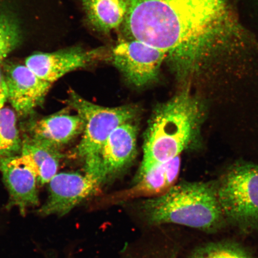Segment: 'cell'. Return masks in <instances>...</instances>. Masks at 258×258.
I'll list each match as a JSON object with an SVG mask.
<instances>
[{
  "mask_svg": "<svg viewBox=\"0 0 258 258\" xmlns=\"http://www.w3.org/2000/svg\"><path fill=\"white\" fill-rule=\"evenodd\" d=\"M8 100L18 114L27 116L42 104L51 84L36 76L25 64L5 66Z\"/></svg>",
  "mask_w": 258,
  "mask_h": 258,
  "instance_id": "obj_9",
  "label": "cell"
},
{
  "mask_svg": "<svg viewBox=\"0 0 258 258\" xmlns=\"http://www.w3.org/2000/svg\"><path fill=\"white\" fill-rule=\"evenodd\" d=\"M22 38L18 19L12 13L0 7V64L19 46Z\"/></svg>",
  "mask_w": 258,
  "mask_h": 258,
  "instance_id": "obj_17",
  "label": "cell"
},
{
  "mask_svg": "<svg viewBox=\"0 0 258 258\" xmlns=\"http://www.w3.org/2000/svg\"><path fill=\"white\" fill-rule=\"evenodd\" d=\"M190 258H251L237 244L219 242L203 245L198 248Z\"/></svg>",
  "mask_w": 258,
  "mask_h": 258,
  "instance_id": "obj_18",
  "label": "cell"
},
{
  "mask_svg": "<svg viewBox=\"0 0 258 258\" xmlns=\"http://www.w3.org/2000/svg\"><path fill=\"white\" fill-rule=\"evenodd\" d=\"M108 56L104 48L88 50L73 47L55 52L32 54L26 59L25 64L40 79L52 84L68 73Z\"/></svg>",
  "mask_w": 258,
  "mask_h": 258,
  "instance_id": "obj_8",
  "label": "cell"
},
{
  "mask_svg": "<svg viewBox=\"0 0 258 258\" xmlns=\"http://www.w3.org/2000/svg\"><path fill=\"white\" fill-rule=\"evenodd\" d=\"M0 171L9 192V207L15 206L24 215L38 205L37 174L21 155L0 160Z\"/></svg>",
  "mask_w": 258,
  "mask_h": 258,
  "instance_id": "obj_10",
  "label": "cell"
},
{
  "mask_svg": "<svg viewBox=\"0 0 258 258\" xmlns=\"http://www.w3.org/2000/svg\"><path fill=\"white\" fill-rule=\"evenodd\" d=\"M137 127L132 121L116 128L102 147L99 155L100 176L103 184L124 169L137 151Z\"/></svg>",
  "mask_w": 258,
  "mask_h": 258,
  "instance_id": "obj_11",
  "label": "cell"
},
{
  "mask_svg": "<svg viewBox=\"0 0 258 258\" xmlns=\"http://www.w3.org/2000/svg\"><path fill=\"white\" fill-rule=\"evenodd\" d=\"M83 127L79 115L59 112L33 122L30 138L59 149L82 133Z\"/></svg>",
  "mask_w": 258,
  "mask_h": 258,
  "instance_id": "obj_13",
  "label": "cell"
},
{
  "mask_svg": "<svg viewBox=\"0 0 258 258\" xmlns=\"http://www.w3.org/2000/svg\"><path fill=\"white\" fill-rule=\"evenodd\" d=\"M135 207L148 225L173 224L211 232L225 220L217 185L210 183L174 185L163 195L145 200Z\"/></svg>",
  "mask_w": 258,
  "mask_h": 258,
  "instance_id": "obj_3",
  "label": "cell"
},
{
  "mask_svg": "<svg viewBox=\"0 0 258 258\" xmlns=\"http://www.w3.org/2000/svg\"><path fill=\"white\" fill-rule=\"evenodd\" d=\"M48 183V199L38 210L43 216L66 215L95 195L102 186L98 180L85 172L57 173Z\"/></svg>",
  "mask_w": 258,
  "mask_h": 258,
  "instance_id": "obj_7",
  "label": "cell"
},
{
  "mask_svg": "<svg viewBox=\"0 0 258 258\" xmlns=\"http://www.w3.org/2000/svg\"><path fill=\"white\" fill-rule=\"evenodd\" d=\"M108 59L129 83L141 87L157 78L166 54L145 42L129 38L116 44Z\"/></svg>",
  "mask_w": 258,
  "mask_h": 258,
  "instance_id": "obj_6",
  "label": "cell"
},
{
  "mask_svg": "<svg viewBox=\"0 0 258 258\" xmlns=\"http://www.w3.org/2000/svg\"><path fill=\"white\" fill-rule=\"evenodd\" d=\"M87 23L101 34H109L123 24L127 14L125 0H80Z\"/></svg>",
  "mask_w": 258,
  "mask_h": 258,
  "instance_id": "obj_14",
  "label": "cell"
},
{
  "mask_svg": "<svg viewBox=\"0 0 258 258\" xmlns=\"http://www.w3.org/2000/svg\"><path fill=\"white\" fill-rule=\"evenodd\" d=\"M22 145L15 112L8 108L0 109V160L15 156Z\"/></svg>",
  "mask_w": 258,
  "mask_h": 258,
  "instance_id": "obj_16",
  "label": "cell"
},
{
  "mask_svg": "<svg viewBox=\"0 0 258 258\" xmlns=\"http://www.w3.org/2000/svg\"><path fill=\"white\" fill-rule=\"evenodd\" d=\"M8 100V92L6 85L4 73L0 69V109L3 108L5 103Z\"/></svg>",
  "mask_w": 258,
  "mask_h": 258,
  "instance_id": "obj_19",
  "label": "cell"
},
{
  "mask_svg": "<svg viewBox=\"0 0 258 258\" xmlns=\"http://www.w3.org/2000/svg\"><path fill=\"white\" fill-rule=\"evenodd\" d=\"M68 102L83 121L82 138L77 146V154L85 163V172L102 186L99 166L102 147L116 128L134 120L137 109L131 105L106 107L96 105L73 90Z\"/></svg>",
  "mask_w": 258,
  "mask_h": 258,
  "instance_id": "obj_4",
  "label": "cell"
},
{
  "mask_svg": "<svg viewBox=\"0 0 258 258\" xmlns=\"http://www.w3.org/2000/svg\"><path fill=\"white\" fill-rule=\"evenodd\" d=\"M21 152L36 173L41 184L48 183L57 173L62 157L58 148L30 138L22 143Z\"/></svg>",
  "mask_w": 258,
  "mask_h": 258,
  "instance_id": "obj_15",
  "label": "cell"
},
{
  "mask_svg": "<svg viewBox=\"0 0 258 258\" xmlns=\"http://www.w3.org/2000/svg\"><path fill=\"white\" fill-rule=\"evenodd\" d=\"M129 38L163 51L186 80L228 52L236 19L228 0H125Z\"/></svg>",
  "mask_w": 258,
  "mask_h": 258,
  "instance_id": "obj_1",
  "label": "cell"
},
{
  "mask_svg": "<svg viewBox=\"0 0 258 258\" xmlns=\"http://www.w3.org/2000/svg\"><path fill=\"white\" fill-rule=\"evenodd\" d=\"M179 156L159 164L148 172L137 176L133 185L108 200L109 205H118L139 198H153L163 195L174 185L178 176Z\"/></svg>",
  "mask_w": 258,
  "mask_h": 258,
  "instance_id": "obj_12",
  "label": "cell"
},
{
  "mask_svg": "<svg viewBox=\"0 0 258 258\" xmlns=\"http://www.w3.org/2000/svg\"><path fill=\"white\" fill-rule=\"evenodd\" d=\"M225 219L243 231L258 227V165L239 163L231 167L217 185Z\"/></svg>",
  "mask_w": 258,
  "mask_h": 258,
  "instance_id": "obj_5",
  "label": "cell"
},
{
  "mask_svg": "<svg viewBox=\"0 0 258 258\" xmlns=\"http://www.w3.org/2000/svg\"><path fill=\"white\" fill-rule=\"evenodd\" d=\"M203 112L201 101L187 88L158 106L145 132L138 176L179 156L198 135Z\"/></svg>",
  "mask_w": 258,
  "mask_h": 258,
  "instance_id": "obj_2",
  "label": "cell"
}]
</instances>
